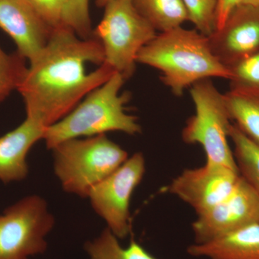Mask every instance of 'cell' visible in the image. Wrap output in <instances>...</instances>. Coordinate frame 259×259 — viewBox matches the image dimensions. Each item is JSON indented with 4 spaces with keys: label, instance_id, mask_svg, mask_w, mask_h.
<instances>
[{
    "label": "cell",
    "instance_id": "8",
    "mask_svg": "<svg viewBox=\"0 0 259 259\" xmlns=\"http://www.w3.org/2000/svg\"><path fill=\"white\" fill-rule=\"evenodd\" d=\"M146 169L144 154L134 153L89 193L94 210L118 239H124L131 233V199L142 182Z\"/></svg>",
    "mask_w": 259,
    "mask_h": 259
},
{
    "label": "cell",
    "instance_id": "2",
    "mask_svg": "<svg viewBox=\"0 0 259 259\" xmlns=\"http://www.w3.org/2000/svg\"><path fill=\"white\" fill-rule=\"evenodd\" d=\"M137 63L158 70L162 82L177 97L201 80L231 79L229 69L211 50L208 37L182 26L157 34L140 51Z\"/></svg>",
    "mask_w": 259,
    "mask_h": 259
},
{
    "label": "cell",
    "instance_id": "27",
    "mask_svg": "<svg viewBox=\"0 0 259 259\" xmlns=\"http://www.w3.org/2000/svg\"><path fill=\"white\" fill-rule=\"evenodd\" d=\"M68 1H69V0H66V5H67V3H68ZM65 9H66V8H65Z\"/></svg>",
    "mask_w": 259,
    "mask_h": 259
},
{
    "label": "cell",
    "instance_id": "19",
    "mask_svg": "<svg viewBox=\"0 0 259 259\" xmlns=\"http://www.w3.org/2000/svg\"><path fill=\"white\" fill-rule=\"evenodd\" d=\"M25 62L18 53L8 54L0 47V105L18 90L28 71Z\"/></svg>",
    "mask_w": 259,
    "mask_h": 259
},
{
    "label": "cell",
    "instance_id": "9",
    "mask_svg": "<svg viewBox=\"0 0 259 259\" xmlns=\"http://www.w3.org/2000/svg\"><path fill=\"white\" fill-rule=\"evenodd\" d=\"M253 223H259V197L241 176L234 190L192 223L194 243L203 244Z\"/></svg>",
    "mask_w": 259,
    "mask_h": 259
},
{
    "label": "cell",
    "instance_id": "18",
    "mask_svg": "<svg viewBox=\"0 0 259 259\" xmlns=\"http://www.w3.org/2000/svg\"><path fill=\"white\" fill-rule=\"evenodd\" d=\"M229 139L240 175L259 197V146L248 139L235 124L230 128Z\"/></svg>",
    "mask_w": 259,
    "mask_h": 259
},
{
    "label": "cell",
    "instance_id": "4",
    "mask_svg": "<svg viewBox=\"0 0 259 259\" xmlns=\"http://www.w3.org/2000/svg\"><path fill=\"white\" fill-rule=\"evenodd\" d=\"M54 168L63 189L88 197L93 187L128 158V153L106 134L73 139L52 148Z\"/></svg>",
    "mask_w": 259,
    "mask_h": 259
},
{
    "label": "cell",
    "instance_id": "5",
    "mask_svg": "<svg viewBox=\"0 0 259 259\" xmlns=\"http://www.w3.org/2000/svg\"><path fill=\"white\" fill-rule=\"evenodd\" d=\"M104 8L93 37L101 42L105 63L128 79L136 71L140 51L157 35L156 30L133 0H112Z\"/></svg>",
    "mask_w": 259,
    "mask_h": 259
},
{
    "label": "cell",
    "instance_id": "23",
    "mask_svg": "<svg viewBox=\"0 0 259 259\" xmlns=\"http://www.w3.org/2000/svg\"><path fill=\"white\" fill-rule=\"evenodd\" d=\"M35 10L51 28L64 25L66 0H28Z\"/></svg>",
    "mask_w": 259,
    "mask_h": 259
},
{
    "label": "cell",
    "instance_id": "24",
    "mask_svg": "<svg viewBox=\"0 0 259 259\" xmlns=\"http://www.w3.org/2000/svg\"><path fill=\"white\" fill-rule=\"evenodd\" d=\"M243 3V0H218L215 30L222 28L233 10Z\"/></svg>",
    "mask_w": 259,
    "mask_h": 259
},
{
    "label": "cell",
    "instance_id": "15",
    "mask_svg": "<svg viewBox=\"0 0 259 259\" xmlns=\"http://www.w3.org/2000/svg\"><path fill=\"white\" fill-rule=\"evenodd\" d=\"M223 95L233 124L259 146V91L230 89Z\"/></svg>",
    "mask_w": 259,
    "mask_h": 259
},
{
    "label": "cell",
    "instance_id": "20",
    "mask_svg": "<svg viewBox=\"0 0 259 259\" xmlns=\"http://www.w3.org/2000/svg\"><path fill=\"white\" fill-rule=\"evenodd\" d=\"M189 20L197 31L209 36L215 30L218 0H182Z\"/></svg>",
    "mask_w": 259,
    "mask_h": 259
},
{
    "label": "cell",
    "instance_id": "3",
    "mask_svg": "<svg viewBox=\"0 0 259 259\" xmlns=\"http://www.w3.org/2000/svg\"><path fill=\"white\" fill-rule=\"evenodd\" d=\"M125 79L115 72L103 84L89 93L68 115L46 128L49 149L67 140L91 137L118 131L130 136L141 134L138 118L126 112L128 93H120Z\"/></svg>",
    "mask_w": 259,
    "mask_h": 259
},
{
    "label": "cell",
    "instance_id": "25",
    "mask_svg": "<svg viewBox=\"0 0 259 259\" xmlns=\"http://www.w3.org/2000/svg\"><path fill=\"white\" fill-rule=\"evenodd\" d=\"M243 4L251 5L259 8V0H243Z\"/></svg>",
    "mask_w": 259,
    "mask_h": 259
},
{
    "label": "cell",
    "instance_id": "14",
    "mask_svg": "<svg viewBox=\"0 0 259 259\" xmlns=\"http://www.w3.org/2000/svg\"><path fill=\"white\" fill-rule=\"evenodd\" d=\"M191 256L208 259H259V223L243 227L203 244L187 248Z\"/></svg>",
    "mask_w": 259,
    "mask_h": 259
},
{
    "label": "cell",
    "instance_id": "13",
    "mask_svg": "<svg viewBox=\"0 0 259 259\" xmlns=\"http://www.w3.org/2000/svg\"><path fill=\"white\" fill-rule=\"evenodd\" d=\"M46 128L26 117L16 128L0 137V181L4 184L25 180L29 173L27 156Z\"/></svg>",
    "mask_w": 259,
    "mask_h": 259
},
{
    "label": "cell",
    "instance_id": "16",
    "mask_svg": "<svg viewBox=\"0 0 259 259\" xmlns=\"http://www.w3.org/2000/svg\"><path fill=\"white\" fill-rule=\"evenodd\" d=\"M133 3L156 31H168L189 20L182 0H133Z\"/></svg>",
    "mask_w": 259,
    "mask_h": 259
},
{
    "label": "cell",
    "instance_id": "12",
    "mask_svg": "<svg viewBox=\"0 0 259 259\" xmlns=\"http://www.w3.org/2000/svg\"><path fill=\"white\" fill-rule=\"evenodd\" d=\"M0 28L30 63L44 50L54 30L28 0H0Z\"/></svg>",
    "mask_w": 259,
    "mask_h": 259
},
{
    "label": "cell",
    "instance_id": "22",
    "mask_svg": "<svg viewBox=\"0 0 259 259\" xmlns=\"http://www.w3.org/2000/svg\"><path fill=\"white\" fill-rule=\"evenodd\" d=\"M89 2L90 0H69L64 16V25L84 39L93 37Z\"/></svg>",
    "mask_w": 259,
    "mask_h": 259
},
{
    "label": "cell",
    "instance_id": "1",
    "mask_svg": "<svg viewBox=\"0 0 259 259\" xmlns=\"http://www.w3.org/2000/svg\"><path fill=\"white\" fill-rule=\"evenodd\" d=\"M115 73L105 63L100 40L81 38L66 25L54 29L18 89L26 117L54 125Z\"/></svg>",
    "mask_w": 259,
    "mask_h": 259
},
{
    "label": "cell",
    "instance_id": "10",
    "mask_svg": "<svg viewBox=\"0 0 259 259\" xmlns=\"http://www.w3.org/2000/svg\"><path fill=\"white\" fill-rule=\"evenodd\" d=\"M240 177L236 170L206 161L202 166L184 170L172 180L167 190L199 215L226 199Z\"/></svg>",
    "mask_w": 259,
    "mask_h": 259
},
{
    "label": "cell",
    "instance_id": "7",
    "mask_svg": "<svg viewBox=\"0 0 259 259\" xmlns=\"http://www.w3.org/2000/svg\"><path fill=\"white\" fill-rule=\"evenodd\" d=\"M54 224L47 202L40 196H27L12 204L0 214V259L42 254Z\"/></svg>",
    "mask_w": 259,
    "mask_h": 259
},
{
    "label": "cell",
    "instance_id": "26",
    "mask_svg": "<svg viewBox=\"0 0 259 259\" xmlns=\"http://www.w3.org/2000/svg\"><path fill=\"white\" fill-rule=\"evenodd\" d=\"M110 1L112 0H95V3L99 8H105V5Z\"/></svg>",
    "mask_w": 259,
    "mask_h": 259
},
{
    "label": "cell",
    "instance_id": "21",
    "mask_svg": "<svg viewBox=\"0 0 259 259\" xmlns=\"http://www.w3.org/2000/svg\"><path fill=\"white\" fill-rule=\"evenodd\" d=\"M231 89L259 91V52L230 66Z\"/></svg>",
    "mask_w": 259,
    "mask_h": 259
},
{
    "label": "cell",
    "instance_id": "17",
    "mask_svg": "<svg viewBox=\"0 0 259 259\" xmlns=\"http://www.w3.org/2000/svg\"><path fill=\"white\" fill-rule=\"evenodd\" d=\"M83 248L90 259H160L134 238H131L128 246H122L118 238L107 228L93 241H87Z\"/></svg>",
    "mask_w": 259,
    "mask_h": 259
},
{
    "label": "cell",
    "instance_id": "11",
    "mask_svg": "<svg viewBox=\"0 0 259 259\" xmlns=\"http://www.w3.org/2000/svg\"><path fill=\"white\" fill-rule=\"evenodd\" d=\"M207 37L213 54L227 68L259 52V8L240 5Z\"/></svg>",
    "mask_w": 259,
    "mask_h": 259
},
{
    "label": "cell",
    "instance_id": "6",
    "mask_svg": "<svg viewBox=\"0 0 259 259\" xmlns=\"http://www.w3.org/2000/svg\"><path fill=\"white\" fill-rule=\"evenodd\" d=\"M190 95L195 112L182 131L184 142L202 146L206 161L238 171L228 141L232 121L224 95L220 93L210 79L201 80L192 85Z\"/></svg>",
    "mask_w": 259,
    "mask_h": 259
}]
</instances>
